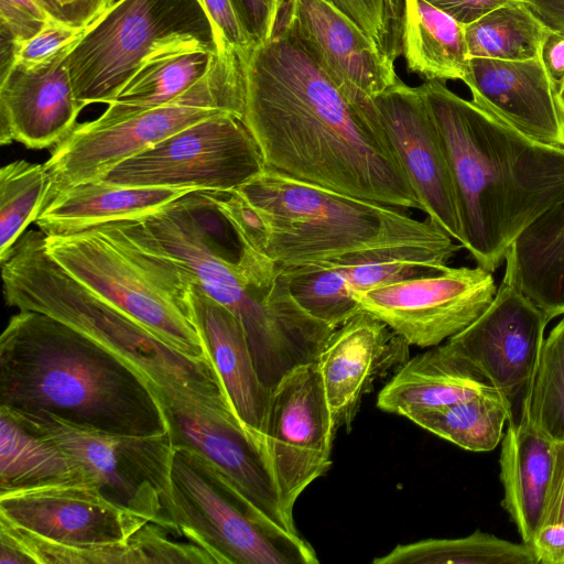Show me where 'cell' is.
<instances>
[{"label": "cell", "instance_id": "cell-1", "mask_svg": "<svg viewBox=\"0 0 564 564\" xmlns=\"http://www.w3.org/2000/svg\"><path fill=\"white\" fill-rule=\"evenodd\" d=\"M240 62L242 120L265 167L423 212L371 99H349L284 24Z\"/></svg>", "mask_w": 564, "mask_h": 564}, {"label": "cell", "instance_id": "cell-2", "mask_svg": "<svg viewBox=\"0 0 564 564\" xmlns=\"http://www.w3.org/2000/svg\"><path fill=\"white\" fill-rule=\"evenodd\" d=\"M442 135L463 247L494 272L517 236L564 196V147L531 139L443 82L420 85Z\"/></svg>", "mask_w": 564, "mask_h": 564}, {"label": "cell", "instance_id": "cell-3", "mask_svg": "<svg viewBox=\"0 0 564 564\" xmlns=\"http://www.w3.org/2000/svg\"><path fill=\"white\" fill-rule=\"evenodd\" d=\"M0 406L128 435L167 432L148 382L69 325L19 311L0 336Z\"/></svg>", "mask_w": 564, "mask_h": 564}, {"label": "cell", "instance_id": "cell-4", "mask_svg": "<svg viewBox=\"0 0 564 564\" xmlns=\"http://www.w3.org/2000/svg\"><path fill=\"white\" fill-rule=\"evenodd\" d=\"M1 269L8 305L75 328L132 368L154 394L232 410L212 360L178 351L75 280L48 256L43 232L25 231Z\"/></svg>", "mask_w": 564, "mask_h": 564}, {"label": "cell", "instance_id": "cell-5", "mask_svg": "<svg viewBox=\"0 0 564 564\" xmlns=\"http://www.w3.org/2000/svg\"><path fill=\"white\" fill-rule=\"evenodd\" d=\"M263 217L265 256L280 269L364 251L431 247L462 249L430 219L404 208L347 195L263 167L237 188Z\"/></svg>", "mask_w": 564, "mask_h": 564}, {"label": "cell", "instance_id": "cell-6", "mask_svg": "<svg viewBox=\"0 0 564 564\" xmlns=\"http://www.w3.org/2000/svg\"><path fill=\"white\" fill-rule=\"evenodd\" d=\"M48 256L90 291L178 351L210 359L192 318V276L122 221L45 237Z\"/></svg>", "mask_w": 564, "mask_h": 564}, {"label": "cell", "instance_id": "cell-7", "mask_svg": "<svg viewBox=\"0 0 564 564\" xmlns=\"http://www.w3.org/2000/svg\"><path fill=\"white\" fill-rule=\"evenodd\" d=\"M193 51L227 52L198 0H118L88 25L65 63L84 108L110 104L152 58Z\"/></svg>", "mask_w": 564, "mask_h": 564}, {"label": "cell", "instance_id": "cell-8", "mask_svg": "<svg viewBox=\"0 0 564 564\" xmlns=\"http://www.w3.org/2000/svg\"><path fill=\"white\" fill-rule=\"evenodd\" d=\"M174 533L218 564H317L313 546L260 517L195 451L174 445L171 465Z\"/></svg>", "mask_w": 564, "mask_h": 564}, {"label": "cell", "instance_id": "cell-9", "mask_svg": "<svg viewBox=\"0 0 564 564\" xmlns=\"http://www.w3.org/2000/svg\"><path fill=\"white\" fill-rule=\"evenodd\" d=\"M242 110L241 62L235 54L220 53L207 75L167 104L108 126L76 124L44 163L50 177L46 202L69 186L98 180L120 162L193 123L221 111L242 118Z\"/></svg>", "mask_w": 564, "mask_h": 564}, {"label": "cell", "instance_id": "cell-10", "mask_svg": "<svg viewBox=\"0 0 564 564\" xmlns=\"http://www.w3.org/2000/svg\"><path fill=\"white\" fill-rule=\"evenodd\" d=\"M0 409L72 457L110 501L174 534L171 521L174 444L169 432L118 434L48 412Z\"/></svg>", "mask_w": 564, "mask_h": 564}, {"label": "cell", "instance_id": "cell-11", "mask_svg": "<svg viewBox=\"0 0 564 564\" xmlns=\"http://www.w3.org/2000/svg\"><path fill=\"white\" fill-rule=\"evenodd\" d=\"M263 167L242 118L221 111L120 162L98 180L121 186L228 192Z\"/></svg>", "mask_w": 564, "mask_h": 564}, {"label": "cell", "instance_id": "cell-12", "mask_svg": "<svg viewBox=\"0 0 564 564\" xmlns=\"http://www.w3.org/2000/svg\"><path fill=\"white\" fill-rule=\"evenodd\" d=\"M550 321L519 289L511 271L505 275L488 307L444 345L508 402L511 420L522 404L544 343Z\"/></svg>", "mask_w": 564, "mask_h": 564}, {"label": "cell", "instance_id": "cell-13", "mask_svg": "<svg viewBox=\"0 0 564 564\" xmlns=\"http://www.w3.org/2000/svg\"><path fill=\"white\" fill-rule=\"evenodd\" d=\"M336 431L316 362L294 368L274 387L264 446L282 507L290 518L302 492L329 468Z\"/></svg>", "mask_w": 564, "mask_h": 564}, {"label": "cell", "instance_id": "cell-14", "mask_svg": "<svg viewBox=\"0 0 564 564\" xmlns=\"http://www.w3.org/2000/svg\"><path fill=\"white\" fill-rule=\"evenodd\" d=\"M492 272L446 267L442 271L357 294L356 301L410 345L437 346L464 329L491 303Z\"/></svg>", "mask_w": 564, "mask_h": 564}, {"label": "cell", "instance_id": "cell-15", "mask_svg": "<svg viewBox=\"0 0 564 564\" xmlns=\"http://www.w3.org/2000/svg\"><path fill=\"white\" fill-rule=\"evenodd\" d=\"M174 445L206 458L265 521L301 535L281 503L264 452L230 409L208 406L182 394H156Z\"/></svg>", "mask_w": 564, "mask_h": 564}, {"label": "cell", "instance_id": "cell-16", "mask_svg": "<svg viewBox=\"0 0 564 564\" xmlns=\"http://www.w3.org/2000/svg\"><path fill=\"white\" fill-rule=\"evenodd\" d=\"M371 102L423 205V213L463 246V226L452 169L420 86L411 87L398 78L371 98Z\"/></svg>", "mask_w": 564, "mask_h": 564}, {"label": "cell", "instance_id": "cell-17", "mask_svg": "<svg viewBox=\"0 0 564 564\" xmlns=\"http://www.w3.org/2000/svg\"><path fill=\"white\" fill-rule=\"evenodd\" d=\"M0 517L69 545L126 542L148 523L110 501L89 478L0 490Z\"/></svg>", "mask_w": 564, "mask_h": 564}, {"label": "cell", "instance_id": "cell-18", "mask_svg": "<svg viewBox=\"0 0 564 564\" xmlns=\"http://www.w3.org/2000/svg\"><path fill=\"white\" fill-rule=\"evenodd\" d=\"M280 24L355 102L373 98L399 78L393 58L325 0H289Z\"/></svg>", "mask_w": 564, "mask_h": 564}, {"label": "cell", "instance_id": "cell-19", "mask_svg": "<svg viewBox=\"0 0 564 564\" xmlns=\"http://www.w3.org/2000/svg\"><path fill=\"white\" fill-rule=\"evenodd\" d=\"M410 344L366 310L335 328L316 365L335 429H349L372 384L409 359Z\"/></svg>", "mask_w": 564, "mask_h": 564}, {"label": "cell", "instance_id": "cell-20", "mask_svg": "<svg viewBox=\"0 0 564 564\" xmlns=\"http://www.w3.org/2000/svg\"><path fill=\"white\" fill-rule=\"evenodd\" d=\"M65 57L39 66L13 63L1 73V145L17 141L29 149H48L75 128L83 107L76 100Z\"/></svg>", "mask_w": 564, "mask_h": 564}, {"label": "cell", "instance_id": "cell-21", "mask_svg": "<svg viewBox=\"0 0 564 564\" xmlns=\"http://www.w3.org/2000/svg\"><path fill=\"white\" fill-rule=\"evenodd\" d=\"M463 82L480 108L531 139L564 147V116L540 57H474Z\"/></svg>", "mask_w": 564, "mask_h": 564}, {"label": "cell", "instance_id": "cell-22", "mask_svg": "<svg viewBox=\"0 0 564 564\" xmlns=\"http://www.w3.org/2000/svg\"><path fill=\"white\" fill-rule=\"evenodd\" d=\"M188 303L236 416L267 456L264 431L272 391L260 380L239 319L196 283L189 286Z\"/></svg>", "mask_w": 564, "mask_h": 564}, {"label": "cell", "instance_id": "cell-23", "mask_svg": "<svg viewBox=\"0 0 564 564\" xmlns=\"http://www.w3.org/2000/svg\"><path fill=\"white\" fill-rule=\"evenodd\" d=\"M191 188L133 187L101 180L83 182L53 195L35 223L45 237L72 235L119 220L144 218Z\"/></svg>", "mask_w": 564, "mask_h": 564}, {"label": "cell", "instance_id": "cell-24", "mask_svg": "<svg viewBox=\"0 0 564 564\" xmlns=\"http://www.w3.org/2000/svg\"><path fill=\"white\" fill-rule=\"evenodd\" d=\"M554 441L525 416L509 422L502 437L501 506L516 524L522 542L530 546L544 523L553 462Z\"/></svg>", "mask_w": 564, "mask_h": 564}, {"label": "cell", "instance_id": "cell-25", "mask_svg": "<svg viewBox=\"0 0 564 564\" xmlns=\"http://www.w3.org/2000/svg\"><path fill=\"white\" fill-rule=\"evenodd\" d=\"M494 389L440 344L403 362L380 390L377 406L412 420Z\"/></svg>", "mask_w": 564, "mask_h": 564}, {"label": "cell", "instance_id": "cell-26", "mask_svg": "<svg viewBox=\"0 0 564 564\" xmlns=\"http://www.w3.org/2000/svg\"><path fill=\"white\" fill-rule=\"evenodd\" d=\"M505 262L549 321L564 314V196L517 236Z\"/></svg>", "mask_w": 564, "mask_h": 564}, {"label": "cell", "instance_id": "cell-27", "mask_svg": "<svg viewBox=\"0 0 564 564\" xmlns=\"http://www.w3.org/2000/svg\"><path fill=\"white\" fill-rule=\"evenodd\" d=\"M400 42L406 69L425 82H463L469 72L464 25L426 0H403Z\"/></svg>", "mask_w": 564, "mask_h": 564}, {"label": "cell", "instance_id": "cell-28", "mask_svg": "<svg viewBox=\"0 0 564 564\" xmlns=\"http://www.w3.org/2000/svg\"><path fill=\"white\" fill-rule=\"evenodd\" d=\"M219 54L193 51L147 62L124 85L94 126H108L177 98L209 73Z\"/></svg>", "mask_w": 564, "mask_h": 564}, {"label": "cell", "instance_id": "cell-29", "mask_svg": "<svg viewBox=\"0 0 564 564\" xmlns=\"http://www.w3.org/2000/svg\"><path fill=\"white\" fill-rule=\"evenodd\" d=\"M79 478L88 476L72 457L0 409V490Z\"/></svg>", "mask_w": 564, "mask_h": 564}, {"label": "cell", "instance_id": "cell-30", "mask_svg": "<svg viewBox=\"0 0 564 564\" xmlns=\"http://www.w3.org/2000/svg\"><path fill=\"white\" fill-rule=\"evenodd\" d=\"M510 420L508 402L494 389L411 421L466 451L489 452L502 440L503 425Z\"/></svg>", "mask_w": 564, "mask_h": 564}, {"label": "cell", "instance_id": "cell-31", "mask_svg": "<svg viewBox=\"0 0 564 564\" xmlns=\"http://www.w3.org/2000/svg\"><path fill=\"white\" fill-rule=\"evenodd\" d=\"M373 564H538L531 546L479 530L464 538L399 544Z\"/></svg>", "mask_w": 564, "mask_h": 564}, {"label": "cell", "instance_id": "cell-32", "mask_svg": "<svg viewBox=\"0 0 564 564\" xmlns=\"http://www.w3.org/2000/svg\"><path fill=\"white\" fill-rule=\"evenodd\" d=\"M469 57L525 61L539 57L547 28L521 0L465 25Z\"/></svg>", "mask_w": 564, "mask_h": 564}, {"label": "cell", "instance_id": "cell-33", "mask_svg": "<svg viewBox=\"0 0 564 564\" xmlns=\"http://www.w3.org/2000/svg\"><path fill=\"white\" fill-rule=\"evenodd\" d=\"M50 177L44 164L18 160L0 170V263L45 205Z\"/></svg>", "mask_w": 564, "mask_h": 564}, {"label": "cell", "instance_id": "cell-34", "mask_svg": "<svg viewBox=\"0 0 564 564\" xmlns=\"http://www.w3.org/2000/svg\"><path fill=\"white\" fill-rule=\"evenodd\" d=\"M521 415L552 441H564V315L544 339Z\"/></svg>", "mask_w": 564, "mask_h": 564}, {"label": "cell", "instance_id": "cell-35", "mask_svg": "<svg viewBox=\"0 0 564 564\" xmlns=\"http://www.w3.org/2000/svg\"><path fill=\"white\" fill-rule=\"evenodd\" d=\"M282 270L289 278L292 296L314 318L336 328L361 310L328 261Z\"/></svg>", "mask_w": 564, "mask_h": 564}, {"label": "cell", "instance_id": "cell-36", "mask_svg": "<svg viewBox=\"0 0 564 564\" xmlns=\"http://www.w3.org/2000/svg\"><path fill=\"white\" fill-rule=\"evenodd\" d=\"M0 532L9 535L35 564H149L138 532L126 542L69 545L44 539L1 517Z\"/></svg>", "mask_w": 564, "mask_h": 564}, {"label": "cell", "instance_id": "cell-37", "mask_svg": "<svg viewBox=\"0 0 564 564\" xmlns=\"http://www.w3.org/2000/svg\"><path fill=\"white\" fill-rule=\"evenodd\" d=\"M48 19L37 0H0L1 65L11 64L15 46L40 32Z\"/></svg>", "mask_w": 564, "mask_h": 564}, {"label": "cell", "instance_id": "cell-38", "mask_svg": "<svg viewBox=\"0 0 564 564\" xmlns=\"http://www.w3.org/2000/svg\"><path fill=\"white\" fill-rule=\"evenodd\" d=\"M86 29L73 28L50 18L40 32L15 46L13 63L39 66L67 55Z\"/></svg>", "mask_w": 564, "mask_h": 564}, {"label": "cell", "instance_id": "cell-39", "mask_svg": "<svg viewBox=\"0 0 564 564\" xmlns=\"http://www.w3.org/2000/svg\"><path fill=\"white\" fill-rule=\"evenodd\" d=\"M212 19L225 50L241 61L257 44L238 0H198Z\"/></svg>", "mask_w": 564, "mask_h": 564}, {"label": "cell", "instance_id": "cell-40", "mask_svg": "<svg viewBox=\"0 0 564 564\" xmlns=\"http://www.w3.org/2000/svg\"><path fill=\"white\" fill-rule=\"evenodd\" d=\"M357 24L384 53L393 58V37L388 0H325Z\"/></svg>", "mask_w": 564, "mask_h": 564}, {"label": "cell", "instance_id": "cell-41", "mask_svg": "<svg viewBox=\"0 0 564 564\" xmlns=\"http://www.w3.org/2000/svg\"><path fill=\"white\" fill-rule=\"evenodd\" d=\"M46 14L73 28L86 29L113 0H37Z\"/></svg>", "mask_w": 564, "mask_h": 564}, {"label": "cell", "instance_id": "cell-42", "mask_svg": "<svg viewBox=\"0 0 564 564\" xmlns=\"http://www.w3.org/2000/svg\"><path fill=\"white\" fill-rule=\"evenodd\" d=\"M257 44L270 40L279 30L289 0H238Z\"/></svg>", "mask_w": 564, "mask_h": 564}, {"label": "cell", "instance_id": "cell-43", "mask_svg": "<svg viewBox=\"0 0 564 564\" xmlns=\"http://www.w3.org/2000/svg\"><path fill=\"white\" fill-rule=\"evenodd\" d=\"M564 522V441L554 443L553 470L544 516V525Z\"/></svg>", "mask_w": 564, "mask_h": 564}, {"label": "cell", "instance_id": "cell-44", "mask_svg": "<svg viewBox=\"0 0 564 564\" xmlns=\"http://www.w3.org/2000/svg\"><path fill=\"white\" fill-rule=\"evenodd\" d=\"M462 25H468L514 0H426Z\"/></svg>", "mask_w": 564, "mask_h": 564}, {"label": "cell", "instance_id": "cell-45", "mask_svg": "<svg viewBox=\"0 0 564 564\" xmlns=\"http://www.w3.org/2000/svg\"><path fill=\"white\" fill-rule=\"evenodd\" d=\"M530 546L538 564H564V522L542 527Z\"/></svg>", "mask_w": 564, "mask_h": 564}, {"label": "cell", "instance_id": "cell-46", "mask_svg": "<svg viewBox=\"0 0 564 564\" xmlns=\"http://www.w3.org/2000/svg\"><path fill=\"white\" fill-rule=\"evenodd\" d=\"M539 57L556 94L564 80V34L547 29Z\"/></svg>", "mask_w": 564, "mask_h": 564}, {"label": "cell", "instance_id": "cell-47", "mask_svg": "<svg viewBox=\"0 0 564 564\" xmlns=\"http://www.w3.org/2000/svg\"><path fill=\"white\" fill-rule=\"evenodd\" d=\"M547 29L564 34V0H521Z\"/></svg>", "mask_w": 564, "mask_h": 564}, {"label": "cell", "instance_id": "cell-48", "mask_svg": "<svg viewBox=\"0 0 564 564\" xmlns=\"http://www.w3.org/2000/svg\"><path fill=\"white\" fill-rule=\"evenodd\" d=\"M0 564H35L9 535L0 532Z\"/></svg>", "mask_w": 564, "mask_h": 564}, {"label": "cell", "instance_id": "cell-49", "mask_svg": "<svg viewBox=\"0 0 564 564\" xmlns=\"http://www.w3.org/2000/svg\"><path fill=\"white\" fill-rule=\"evenodd\" d=\"M388 6L391 15L392 29L399 30L402 19L403 0H388Z\"/></svg>", "mask_w": 564, "mask_h": 564}, {"label": "cell", "instance_id": "cell-50", "mask_svg": "<svg viewBox=\"0 0 564 564\" xmlns=\"http://www.w3.org/2000/svg\"><path fill=\"white\" fill-rule=\"evenodd\" d=\"M556 99L560 106V109L564 116V80L562 85L560 86L558 90L556 91Z\"/></svg>", "mask_w": 564, "mask_h": 564}, {"label": "cell", "instance_id": "cell-51", "mask_svg": "<svg viewBox=\"0 0 564 564\" xmlns=\"http://www.w3.org/2000/svg\"><path fill=\"white\" fill-rule=\"evenodd\" d=\"M564 315V314H563Z\"/></svg>", "mask_w": 564, "mask_h": 564}]
</instances>
